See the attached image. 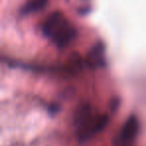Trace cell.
<instances>
[{
    "label": "cell",
    "instance_id": "3957f363",
    "mask_svg": "<svg viewBox=\"0 0 146 146\" xmlns=\"http://www.w3.org/2000/svg\"><path fill=\"white\" fill-rule=\"evenodd\" d=\"M139 127L138 118L134 115L130 116L120 128L114 139L113 146H132L139 132Z\"/></svg>",
    "mask_w": 146,
    "mask_h": 146
},
{
    "label": "cell",
    "instance_id": "7a4b0ae2",
    "mask_svg": "<svg viewBox=\"0 0 146 146\" xmlns=\"http://www.w3.org/2000/svg\"><path fill=\"white\" fill-rule=\"evenodd\" d=\"M42 34L57 48L67 47L76 37V29L59 11L52 12L41 25Z\"/></svg>",
    "mask_w": 146,
    "mask_h": 146
},
{
    "label": "cell",
    "instance_id": "6da1fadb",
    "mask_svg": "<svg viewBox=\"0 0 146 146\" xmlns=\"http://www.w3.org/2000/svg\"><path fill=\"white\" fill-rule=\"evenodd\" d=\"M109 122L106 114H99L89 103H82L73 115L75 135L80 143L87 142L102 132Z\"/></svg>",
    "mask_w": 146,
    "mask_h": 146
},
{
    "label": "cell",
    "instance_id": "277c9868",
    "mask_svg": "<svg viewBox=\"0 0 146 146\" xmlns=\"http://www.w3.org/2000/svg\"><path fill=\"white\" fill-rule=\"evenodd\" d=\"M47 4V0H29L28 2L22 7L21 9V14L26 15L30 13H34L37 11L44 8Z\"/></svg>",
    "mask_w": 146,
    "mask_h": 146
},
{
    "label": "cell",
    "instance_id": "5b68a950",
    "mask_svg": "<svg viewBox=\"0 0 146 146\" xmlns=\"http://www.w3.org/2000/svg\"><path fill=\"white\" fill-rule=\"evenodd\" d=\"M102 55H103L102 46H95L94 47V49L92 50L91 54H90V56H89L90 64L94 67H97L98 65L102 64V62H103Z\"/></svg>",
    "mask_w": 146,
    "mask_h": 146
}]
</instances>
